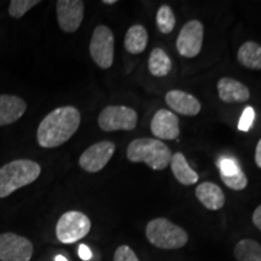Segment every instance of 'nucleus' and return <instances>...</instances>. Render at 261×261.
Wrapping results in <instances>:
<instances>
[{
    "label": "nucleus",
    "mask_w": 261,
    "mask_h": 261,
    "mask_svg": "<svg viewBox=\"0 0 261 261\" xmlns=\"http://www.w3.org/2000/svg\"><path fill=\"white\" fill-rule=\"evenodd\" d=\"M81 115L76 108L67 106L52 110L42 119L37 139L42 148H57L68 142L80 126Z\"/></svg>",
    "instance_id": "1"
},
{
    "label": "nucleus",
    "mask_w": 261,
    "mask_h": 261,
    "mask_svg": "<svg viewBox=\"0 0 261 261\" xmlns=\"http://www.w3.org/2000/svg\"><path fill=\"white\" fill-rule=\"evenodd\" d=\"M41 173L39 163L32 160H15L0 168V198L34 182Z\"/></svg>",
    "instance_id": "2"
},
{
    "label": "nucleus",
    "mask_w": 261,
    "mask_h": 261,
    "mask_svg": "<svg viewBox=\"0 0 261 261\" xmlns=\"http://www.w3.org/2000/svg\"><path fill=\"white\" fill-rule=\"evenodd\" d=\"M130 162H144L154 171H162L169 165L172 151L165 143L154 138H138L127 146Z\"/></svg>",
    "instance_id": "3"
},
{
    "label": "nucleus",
    "mask_w": 261,
    "mask_h": 261,
    "mask_svg": "<svg viewBox=\"0 0 261 261\" xmlns=\"http://www.w3.org/2000/svg\"><path fill=\"white\" fill-rule=\"evenodd\" d=\"M145 234L152 246L161 249H179L189 241L187 231L166 218H156L149 221Z\"/></svg>",
    "instance_id": "4"
},
{
    "label": "nucleus",
    "mask_w": 261,
    "mask_h": 261,
    "mask_svg": "<svg viewBox=\"0 0 261 261\" xmlns=\"http://www.w3.org/2000/svg\"><path fill=\"white\" fill-rule=\"evenodd\" d=\"M91 230V220L79 211H69L58 219L56 236L64 244H71L87 236Z\"/></svg>",
    "instance_id": "5"
},
{
    "label": "nucleus",
    "mask_w": 261,
    "mask_h": 261,
    "mask_svg": "<svg viewBox=\"0 0 261 261\" xmlns=\"http://www.w3.org/2000/svg\"><path fill=\"white\" fill-rule=\"evenodd\" d=\"M115 38L112 29L107 25H97L94 28L90 42V54L92 60L102 69H109L114 63Z\"/></svg>",
    "instance_id": "6"
},
{
    "label": "nucleus",
    "mask_w": 261,
    "mask_h": 261,
    "mask_svg": "<svg viewBox=\"0 0 261 261\" xmlns=\"http://www.w3.org/2000/svg\"><path fill=\"white\" fill-rule=\"evenodd\" d=\"M138 122L135 109L123 106L106 107L98 116V126L106 132L114 130H132Z\"/></svg>",
    "instance_id": "7"
},
{
    "label": "nucleus",
    "mask_w": 261,
    "mask_h": 261,
    "mask_svg": "<svg viewBox=\"0 0 261 261\" xmlns=\"http://www.w3.org/2000/svg\"><path fill=\"white\" fill-rule=\"evenodd\" d=\"M203 24L197 19H192L182 25L177 42H175L179 55L187 58L197 56L202 50V45H203Z\"/></svg>",
    "instance_id": "8"
},
{
    "label": "nucleus",
    "mask_w": 261,
    "mask_h": 261,
    "mask_svg": "<svg viewBox=\"0 0 261 261\" xmlns=\"http://www.w3.org/2000/svg\"><path fill=\"white\" fill-rule=\"evenodd\" d=\"M34 248L28 238L19 234L6 232L0 234V260L2 261H29Z\"/></svg>",
    "instance_id": "9"
},
{
    "label": "nucleus",
    "mask_w": 261,
    "mask_h": 261,
    "mask_svg": "<svg viewBox=\"0 0 261 261\" xmlns=\"http://www.w3.org/2000/svg\"><path fill=\"white\" fill-rule=\"evenodd\" d=\"M115 152V144L109 140L96 143L83 152L79 159V165L84 171L97 173L106 167L107 163Z\"/></svg>",
    "instance_id": "10"
},
{
    "label": "nucleus",
    "mask_w": 261,
    "mask_h": 261,
    "mask_svg": "<svg viewBox=\"0 0 261 261\" xmlns=\"http://www.w3.org/2000/svg\"><path fill=\"white\" fill-rule=\"evenodd\" d=\"M85 3L81 0H58L56 3L57 21L65 33H74L84 19Z\"/></svg>",
    "instance_id": "11"
},
{
    "label": "nucleus",
    "mask_w": 261,
    "mask_h": 261,
    "mask_svg": "<svg viewBox=\"0 0 261 261\" xmlns=\"http://www.w3.org/2000/svg\"><path fill=\"white\" fill-rule=\"evenodd\" d=\"M152 135L156 139L174 140L179 137V119L174 113L167 109H160L155 113L150 123Z\"/></svg>",
    "instance_id": "12"
},
{
    "label": "nucleus",
    "mask_w": 261,
    "mask_h": 261,
    "mask_svg": "<svg viewBox=\"0 0 261 261\" xmlns=\"http://www.w3.org/2000/svg\"><path fill=\"white\" fill-rule=\"evenodd\" d=\"M166 103L171 109L185 116H196L201 112V103L197 98L180 90H172L166 94Z\"/></svg>",
    "instance_id": "13"
},
{
    "label": "nucleus",
    "mask_w": 261,
    "mask_h": 261,
    "mask_svg": "<svg viewBox=\"0 0 261 261\" xmlns=\"http://www.w3.org/2000/svg\"><path fill=\"white\" fill-rule=\"evenodd\" d=\"M27 110L24 99L14 94H0V126L18 121Z\"/></svg>",
    "instance_id": "14"
},
{
    "label": "nucleus",
    "mask_w": 261,
    "mask_h": 261,
    "mask_svg": "<svg viewBox=\"0 0 261 261\" xmlns=\"http://www.w3.org/2000/svg\"><path fill=\"white\" fill-rule=\"evenodd\" d=\"M218 94L225 103H242L250 98V91L241 81L221 77L218 81Z\"/></svg>",
    "instance_id": "15"
},
{
    "label": "nucleus",
    "mask_w": 261,
    "mask_h": 261,
    "mask_svg": "<svg viewBox=\"0 0 261 261\" xmlns=\"http://www.w3.org/2000/svg\"><path fill=\"white\" fill-rule=\"evenodd\" d=\"M196 197L210 211H219L225 204V195L217 184L204 181L196 188Z\"/></svg>",
    "instance_id": "16"
},
{
    "label": "nucleus",
    "mask_w": 261,
    "mask_h": 261,
    "mask_svg": "<svg viewBox=\"0 0 261 261\" xmlns=\"http://www.w3.org/2000/svg\"><path fill=\"white\" fill-rule=\"evenodd\" d=\"M169 165H171L173 175L180 184L194 185L198 181L197 172L189 166L187 158L182 152H175L174 155H172Z\"/></svg>",
    "instance_id": "17"
},
{
    "label": "nucleus",
    "mask_w": 261,
    "mask_h": 261,
    "mask_svg": "<svg viewBox=\"0 0 261 261\" xmlns=\"http://www.w3.org/2000/svg\"><path fill=\"white\" fill-rule=\"evenodd\" d=\"M148 40V32L144 25L135 24L129 27L126 33L125 48L129 54L139 55L146 48Z\"/></svg>",
    "instance_id": "18"
},
{
    "label": "nucleus",
    "mask_w": 261,
    "mask_h": 261,
    "mask_svg": "<svg viewBox=\"0 0 261 261\" xmlns=\"http://www.w3.org/2000/svg\"><path fill=\"white\" fill-rule=\"evenodd\" d=\"M237 60L248 69H261V45L255 41H247L240 47Z\"/></svg>",
    "instance_id": "19"
},
{
    "label": "nucleus",
    "mask_w": 261,
    "mask_h": 261,
    "mask_svg": "<svg viewBox=\"0 0 261 261\" xmlns=\"http://www.w3.org/2000/svg\"><path fill=\"white\" fill-rule=\"evenodd\" d=\"M149 70L154 76L163 77L166 76L172 69L171 58L162 48L156 47L151 51L149 57Z\"/></svg>",
    "instance_id": "20"
},
{
    "label": "nucleus",
    "mask_w": 261,
    "mask_h": 261,
    "mask_svg": "<svg viewBox=\"0 0 261 261\" xmlns=\"http://www.w3.org/2000/svg\"><path fill=\"white\" fill-rule=\"evenodd\" d=\"M233 255L237 261H261V244L244 238L234 246Z\"/></svg>",
    "instance_id": "21"
},
{
    "label": "nucleus",
    "mask_w": 261,
    "mask_h": 261,
    "mask_svg": "<svg viewBox=\"0 0 261 261\" xmlns=\"http://www.w3.org/2000/svg\"><path fill=\"white\" fill-rule=\"evenodd\" d=\"M156 24L162 34H169L175 27V15L171 6H160L156 14Z\"/></svg>",
    "instance_id": "22"
},
{
    "label": "nucleus",
    "mask_w": 261,
    "mask_h": 261,
    "mask_svg": "<svg viewBox=\"0 0 261 261\" xmlns=\"http://www.w3.org/2000/svg\"><path fill=\"white\" fill-rule=\"evenodd\" d=\"M40 4L39 0H12L9 6V14L14 18H21L29 10Z\"/></svg>",
    "instance_id": "23"
},
{
    "label": "nucleus",
    "mask_w": 261,
    "mask_h": 261,
    "mask_svg": "<svg viewBox=\"0 0 261 261\" xmlns=\"http://www.w3.org/2000/svg\"><path fill=\"white\" fill-rule=\"evenodd\" d=\"M220 178L227 188L232 189V190H236V191L243 190V189H246L248 185L247 175L244 174V172L242 171V169L233 175H228V177L220 175Z\"/></svg>",
    "instance_id": "24"
},
{
    "label": "nucleus",
    "mask_w": 261,
    "mask_h": 261,
    "mask_svg": "<svg viewBox=\"0 0 261 261\" xmlns=\"http://www.w3.org/2000/svg\"><path fill=\"white\" fill-rule=\"evenodd\" d=\"M218 166H219L220 169V175H224V177H228V175L236 174L237 172L241 171L240 165L236 160L233 159H221L219 162H218Z\"/></svg>",
    "instance_id": "25"
},
{
    "label": "nucleus",
    "mask_w": 261,
    "mask_h": 261,
    "mask_svg": "<svg viewBox=\"0 0 261 261\" xmlns=\"http://www.w3.org/2000/svg\"><path fill=\"white\" fill-rule=\"evenodd\" d=\"M254 119H255V112L252 107H247L241 116L240 122H238V129L243 130V132H248L252 127Z\"/></svg>",
    "instance_id": "26"
},
{
    "label": "nucleus",
    "mask_w": 261,
    "mask_h": 261,
    "mask_svg": "<svg viewBox=\"0 0 261 261\" xmlns=\"http://www.w3.org/2000/svg\"><path fill=\"white\" fill-rule=\"evenodd\" d=\"M114 261H139L138 256L128 246H120L114 254Z\"/></svg>",
    "instance_id": "27"
},
{
    "label": "nucleus",
    "mask_w": 261,
    "mask_h": 261,
    "mask_svg": "<svg viewBox=\"0 0 261 261\" xmlns=\"http://www.w3.org/2000/svg\"><path fill=\"white\" fill-rule=\"evenodd\" d=\"M77 253H79V256L81 257V259L85 261H89L91 257H92V252H91L90 248L87 246H85V244H80Z\"/></svg>",
    "instance_id": "28"
},
{
    "label": "nucleus",
    "mask_w": 261,
    "mask_h": 261,
    "mask_svg": "<svg viewBox=\"0 0 261 261\" xmlns=\"http://www.w3.org/2000/svg\"><path fill=\"white\" fill-rule=\"evenodd\" d=\"M253 223L261 231V204L256 208L255 211H254V213H253Z\"/></svg>",
    "instance_id": "29"
},
{
    "label": "nucleus",
    "mask_w": 261,
    "mask_h": 261,
    "mask_svg": "<svg viewBox=\"0 0 261 261\" xmlns=\"http://www.w3.org/2000/svg\"><path fill=\"white\" fill-rule=\"evenodd\" d=\"M255 162L257 165V167L261 168V139L257 143L256 149H255Z\"/></svg>",
    "instance_id": "30"
},
{
    "label": "nucleus",
    "mask_w": 261,
    "mask_h": 261,
    "mask_svg": "<svg viewBox=\"0 0 261 261\" xmlns=\"http://www.w3.org/2000/svg\"><path fill=\"white\" fill-rule=\"evenodd\" d=\"M116 0H104L103 4H108V5H112V4H116Z\"/></svg>",
    "instance_id": "31"
},
{
    "label": "nucleus",
    "mask_w": 261,
    "mask_h": 261,
    "mask_svg": "<svg viewBox=\"0 0 261 261\" xmlns=\"http://www.w3.org/2000/svg\"><path fill=\"white\" fill-rule=\"evenodd\" d=\"M55 261H68L63 255H57L55 257Z\"/></svg>",
    "instance_id": "32"
}]
</instances>
